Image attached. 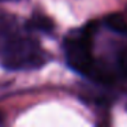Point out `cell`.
<instances>
[{"instance_id": "3957f363", "label": "cell", "mask_w": 127, "mask_h": 127, "mask_svg": "<svg viewBox=\"0 0 127 127\" xmlns=\"http://www.w3.org/2000/svg\"><path fill=\"white\" fill-rule=\"evenodd\" d=\"M23 28L29 32H42V33H51L53 29V22L48 17L41 14H34L25 22Z\"/></svg>"}, {"instance_id": "6da1fadb", "label": "cell", "mask_w": 127, "mask_h": 127, "mask_svg": "<svg viewBox=\"0 0 127 127\" xmlns=\"http://www.w3.org/2000/svg\"><path fill=\"white\" fill-rule=\"evenodd\" d=\"M29 30L0 28V66L7 71H33L48 63L41 44L29 36Z\"/></svg>"}, {"instance_id": "277c9868", "label": "cell", "mask_w": 127, "mask_h": 127, "mask_svg": "<svg viewBox=\"0 0 127 127\" xmlns=\"http://www.w3.org/2000/svg\"><path fill=\"white\" fill-rule=\"evenodd\" d=\"M105 25L120 36H127V22L120 14H109L104 19Z\"/></svg>"}, {"instance_id": "7a4b0ae2", "label": "cell", "mask_w": 127, "mask_h": 127, "mask_svg": "<svg viewBox=\"0 0 127 127\" xmlns=\"http://www.w3.org/2000/svg\"><path fill=\"white\" fill-rule=\"evenodd\" d=\"M96 32L97 22H90L77 33L70 34L64 40V55H66L67 64L75 72L86 75L88 78H92L94 81L107 82L109 81V78L97 66L93 58L92 42H93V36Z\"/></svg>"}, {"instance_id": "8992f818", "label": "cell", "mask_w": 127, "mask_h": 127, "mask_svg": "<svg viewBox=\"0 0 127 127\" xmlns=\"http://www.w3.org/2000/svg\"><path fill=\"white\" fill-rule=\"evenodd\" d=\"M0 1H3V0H0Z\"/></svg>"}, {"instance_id": "5b68a950", "label": "cell", "mask_w": 127, "mask_h": 127, "mask_svg": "<svg viewBox=\"0 0 127 127\" xmlns=\"http://www.w3.org/2000/svg\"><path fill=\"white\" fill-rule=\"evenodd\" d=\"M120 68H122V72H123L124 75H127V58H124L120 60Z\"/></svg>"}]
</instances>
